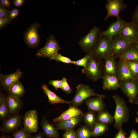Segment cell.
Instances as JSON below:
<instances>
[{
	"label": "cell",
	"mask_w": 138,
	"mask_h": 138,
	"mask_svg": "<svg viewBox=\"0 0 138 138\" xmlns=\"http://www.w3.org/2000/svg\"><path fill=\"white\" fill-rule=\"evenodd\" d=\"M101 31L99 28L95 26L79 41L78 44L85 52L91 54L101 40Z\"/></svg>",
	"instance_id": "1"
},
{
	"label": "cell",
	"mask_w": 138,
	"mask_h": 138,
	"mask_svg": "<svg viewBox=\"0 0 138 138\" xmlns=\"http://www.w3.org/2000/svg\"><path fill=\"white\" fill-rule=\"evenodd\" d=\"M112 97L116 105L113 116L114 126L118 130L122 128V125L128 121L129 110L125 101L119 96L114 95Z\"/></svg>",
	"instance_id": "2"
},
{
	"label": "cell",
	"mask_w": 138,
	"mask_h": 138,
	"mask_svg": "<svg viewBox=\"0 0 138 138\" xmlns=\"http://www.w3.org/2000/svg\"><path fill=\"white\" fill-rule=\"evenodd\" d=\"M61 49L59 42L52 34L47 39L45 45L38 50L35 55L39 58H46L50 60H52L54 57L58 53L59 51Z\"/></svg>",
	"instance_id": "3"
},
{
	"label": "cell",
	"mask_w": 138,
	"mask_h": 138,
	"mask_svg": "<svg viewBox=\"0 0 138 138\" xmlns=\"http://www.w3.org/2000/svg\"><path fill=\"white\" fill-rule=\"evenodd\" d=\"M83 71L87 77L92 81L99 80L102 76L101 60L91 55Z\"/></svg>",
	"instance_id": "4"
},
{
	"label": "cell",
	"mask_w": 138,
	"mask_h": 138,
	"mask_svg": "<svg viewBox=\"0 0 138 138\" xmlns=\"http://www.w3.org/2000/svg\"><path fill=\"white\" fill-rule=\"evenodd\" d=\"M41 26V24L35 22L29 26L25 31L23 40L29 48L36 49L39 46L40 38L38 30Z\"/></svg>",
	"instance_id": "5"
},
{
	"label": "cell",
	"mask_w": 138,
	"mask_h": 138,
	"mask_svg": "<svg viewBox=\"0 0 138 138\" xmlns=\"http://www.w3.org/2000/svg\"><path fill=\"white\" fill-rule=\"evenodd\" d=\"M102 95L95 92L94 90L89 85L80 84L76 87V94L71 101V104L77 107L80 106L84 101L90 97L100 96Z\"/></svg>",
	"instance_id": "6"
},
{
	"label": "cell",
	"mask_w": 138,
	"mask_h": 138,
	"mask_svg": "<svg viewBox=\"0 0 138 138\" xmlns=\"http://www.w3.org/2000/svg\"><path fill=\"white\" fill-rule=\"evenodd\" d=\"M112 39L106 36H102L90 55L101 60L112 55Z\"/></svg>",
	"instance_id": "7"
},
{
	"label": "cell",
	"mask_w": 138,
	"mask_h": 138,
	"mask_svg": "<svg viewBox=\"0 0 138 138\" xmlns=\"http://www.w3.org/2000/svg\"><path fill=\"white\" fill-rule=\"evenodd\" d=\"M24 128L32 134L37 132L38 129V113L36 109L28 111L22 117Z\"/></svg>",
	"instance_id": "8"
},
{
	"label": "cell",
	"mask_w": 138,
	"mask_h": 138,
	"mask_svg": "<svg viewBox=\"0 0 138 138\" xmlns=\"http://www.w3.org/2000/svg\"><path fill=\"white\" fill-rule=\"evenodd\" d=\"M22 117L19 113L11 115L3 121L0 128L1 133L8 134L18 130L21 124Z\"/></svg>",
	"instance_id": "9"
},
{
	"label": "cell",
	"mask_w": 138,
	"mask_h": 138,
	"mask_svg": "<svg viewBox=\"0 0 138 138\" xmlns=\"http://www.w3.org/2000/svg\"><path fill=\"white\" fill-rule=\"evenodd\" d=\"M127 7V5L124 3L122 0H107L105 6L107 14L104 20L112 17H116L117 19H120V12L126 9Z\"/></svg>",
	"instance_id": "10"
},
{
	"label": "cell",
	"mask_w": 138,
	"mask_h": 138,
	"mask_svg": "<svg viewBox=\"0 0 138 138\" xmlns=\"http://www.w3.org/2000/svg\"><path fill=\"white\" fill-rule=\"evenodd\" d=\"M119 35L132 44L136 43L138 42V26L132 21L125 22Z\"/></svg>",
	"instance_id": "11"
},
{
	"label": "cell",
	"mask_w": 138,
	"mask_h": 138,
	"mask_svg": "<svg viewBox=\"0 0 138 138\" xmlns=\"http://www.w3.org/2000/svg\"><path fill=\"white\" fill-rule=\"evenodd\" d=\"M135 81H120L119 83L120 88L131 103H135L138 94V85Z\"/></svg>",
	"instance_id": "12"
},
{
	"label": "cell",
	"mask_w": 138,
	"mask_h": 138,
	"mask_svg": "<svg viewBox=\"0 0 138 138\" xmlns=\"http://www.w3.org/2000/svg\"><path fill=\"white\" fill-rule=\"evenodd\" d=\"M117 64V77L120 81H135L124 60L119 59Z\"/></svg>",
	"instance_id": "13"
},
{
	"label": "cell",
	"mask_w": 138,
	"mask_h": 138,
	"mask_svg": "<svg viewBox=\"0 0 138 138\" xmlns=\"http://www.w3.org/2000/svg\"><path fill=\"white\" fill-rule=\"evenodd\" d=\"M22 73L19 69L15 72L6 74H0L1 84L3 88L7 91L10 87L19 81L22 76Z\"/></svg>",
	"instance_id": "14"
},
{
	"label": "cell",
	"mask_w": 138,
	"mask_h": 138,
	"mask_svg": "<svg viewBox=\"0 0 138 138\" xmlns=\"http://www.w3.org/2000/svg\"><path fill=\"white\" fill-rule=\"evenodd\" d=\"M131 44L120 35L113 38L112 41V55L114 56L116 58L117 56Z\"/></svg>",
	"instance_id": "15"
},
{
	"label": "cell",
	"mask_w": 138,
	"mask_h": 138,
	"mask_svg": "<svg viewBox=\"0 0 138 138\" xmlns=\"http://www.w3.org/2000/svg\"><path fill=\"white\" fill-rule=\"evenodd\" d=\"M105 95L89 98L85 100V103L89 111L98 113L103 111L105 109L106 105L103 101Z\"/></svg>",
	"instance_id": "16"
},
{
	"label": "cell",
	"mask_w": 138,
	"mask_h": 138,
	"mask_svg": "<svg viewBox=\"0 0 138 138\" xmlns=\"http://www.w3.org/2000/svg\"><path fill=\"white\" fill-rule=\"evenodd\" d=\"M125 22L121 18L117 19V20L112 23L107 29L101 31V36L112 39L119 35Z\"/></svg>",
	"instance_id": "17"
},
{
	"label": "cell",
	"mask_w": 138,
	"mask_h": 138,
	"mask_svg": "<svg viewBox=\"0 0 138 138\" xmlns=\"http://www.w3.org/2000/svg\"><path fill=\"white\" fill-rule=\"evenodd\" d=\"M83 113L82 111L77 107L72 104L70 105L68 108L63 112L59 116L53 119L55 123L65 121L77 116H82Z\"/></svg>",
	"instance_id": "18"
},
{
	"label": "cell",
	"mask_w": 138,
	"mask_h": 138,
	"mask_svg": "<svg viewBox=\"0 0 138 138\" xmlns=\"http://www.w3.org/2000/svg\"><path fill=\"white\" fill-rule=\"evenodd\" d=\"M40 125L45 135L47 137L60 138L59 134L55 126L50 123L43 115Z\"/></svg>",
	"instance_id": "19"
},
{
	"label": "cell",
	"mask_w": 138,
	"mask_h": 138,
	"mask_svg": "<svg viewBox=\"0 0 138 138\" xmlns=\"http://www.w3.org/2000/svg\"><path fill=\"white\" fill-rule=\"evenodd\" d=\"M82 120V116L80 115L64 121L57 122L55 125L58 130L73 129Z\"/></svg>",
	"instance_id": "20"
},
{
	"label": "cell",
	"mask_w": 138,
	"mask_h": 138,
	"mask_svg": "<svg viewBox=\"0 0 138 138\" xmlns=\"http://www.w3.org/2000/svg\"><path fill=\"white\" fill-rule=\"evenodd\" d=\"M41 88L44 93L48 97V102L51 104L53 105L55 103L71 104V101L66 100L59 97L50 90L47 85L43 84Z\"/></svg>",
	"instance_id": "21"
},
{
	"label": "cell",
	"mask_w": 138,
	"mask_h": 138,
	"mask_svg": "<svg viewBox=\"0 0 138 138\" xmlns=\"http://www.w3.org/2000/svg\"><path fill=\"white\" fill-rule=\"evenodd\" d=\"M6 98L11 114H18L23 106L22 101L8 94L6 96Z\"/></svg>",
	"instance_id": "22"
},
{
	"label": "cell",
	"mask_w": 138,
	"mask_h": 138,
	"mask_svg": "<svg viewBox=\"0 0 138 138\" xmlns=\"http://www.w3.org/2000/svg\"><path fill=\"white\" fill-rule=\"evenodd\" d=\"M132 44L116 58L125 60H132L138 61V49L135 43Z\"/></svg>",
	"instance_id": "23"
},
{
	"label": "cell",
	"mask_w": 138,
	"mask_h": 138,
	"mask_svg": "<svg viewBox=\"0 0 138 138\" xmlns=\"http://www.w3.org/2000/svg\"><path fill=\"white\" fill-rule=\"evenodd\" d=\"M103 88L105 90H115L120 88L117 76L104 74L102 76Z\"/></svg>",
	"instance_id": "24"
},
{
	"label": "cell",
	"mask_w": 138,
	"mask_h": 138,
	"mask_svg": "<svg viewBox=\"0 0 138 138\" xmlns=\"http://www.w3.org/2000/svg\"><path fill=\"white\" fill-rule=\"evenodd\" d=\"M116 59L114 56L111 55L104 59V74L117 76V67Z\"/></svg>",
	"instance_id": "25"
},
{
	"label": "cell",
	"mask_w": 138,
	"mask_h": 138,
	"mask_svg": "<svg viewBox=\"0 0 138 138\" xmlns=\"http://www.w3.org/2000/svg\"><path fill=\"white\" fill-rule=\"evenodd\" d=\"M7 91L11 96L19 98L23 97L25 93L24 87L19 81L10 87Z\"/></svg>",
	"instance_id": "26"
},
{
	"label": "cell",
	"mask_w": 138,
	"mask_h": 138,
	"mask_svg": "<svg viewBox=\"0 0 138 138\" xmlns=\"http://www.w3.org/2000/svg\"><path fill=\"white\" fill-rule=\"evenodd\" d=\"M82 120L85 125L93 131L97 122L96 116L94 112L89 111L83 113Z\"/></svg>",
	"instance_id": "27"
},
{
	"label": "cell",
	"mask_w": 138,
	"mask_h": 138,
	"mask_svg": "<svg viewBox=\"0 0 138 138\" xmlns=\"http://www.w3.org/2000/svg\"><path fill=\"white\" fill-rule=\"evenodd\" d=\"M97 122L109 124L112 123L114 118L107 111L104 110L98 113L96 116Z\"/></svg>",
	"instance_id": "28"
},
{
	"label": "cell",
	"mask_w": 138,
	"mask_h": 138,
	"mask_svg": "<svg viewBox=\"0 0 138 138\" xmlns=\"http://www.w3.org/2000/svg\"><path fill=\"white\" fill-rule=\"evenodd\" d=\"M11 115L6 96L3 102L0 104V120L4 121Z\"/></svg>",
	"instance_id": "29"
},
{
	"label": "cell",
	"mask_w": 138,
	"mask_h": 138,
	"mask_svg": "<svg viewBox=\"0 0 138 138\" xmlns=\"http://www.w3.org/2000/svg\"><path fill=\"white\" fill-rule=\"evenodd\" d=\"M75 131L78 138H90L92 136L93 131L85 125L79 127Z\"/></svg>",
	"instance_id": "30"
},
{
	"label": "cell",
	"mask_w": 138,
	"mask_h": 138,
	"mask_svg": "<svg viewBox=\"0 0 138 138\" xmlns=\"http://www.w3.org/2000/svg\"><path fill=\"white\" fill-rule=\"evenodd\" d=\"M108 125L97 122L93 131L92 136L96 137L103 134L108 130Z\"/></svg>",
	"instance_id": "31"
},
{
	"label": "cell",
	"mask_w": 138,
	"mask_h": 138,
	"mask_svg": "<svg viewBox=\"0 0 138 138\" xmlns=\"http://www.w3.org/2000/svg\"><path fill=\"white\" fill-rule=\"evenodd\" d=\"M31 134L22 127L12 133L13 138H31Z\"/></svg>",
	"instance_id": "32"
},
{
	"label": "cell",
	"mask_w": 138,
	"mask_h": 138,
	"mask_svg": "<svg viewBox=\"0 0 138 138\" xmlns=\"http://www.w3.org/2000/svg\"><path fill=\"white\" fill-rule=\"evenodd\" d=\"M125 60L132 74L136 79L138 76V61Z\"/></svg>",
	"instance_id": "33"
},
{
	"label": "cell",
	"mask_w": 138,
	"mask_h": 138,
	"mask_svg": "<svg viewBox=\"0 0 138 138\" xmlns=\"http://www.w3.org/2000/svg\"><path fill=\"white\" fill-rule=\"evenodd\" d=\"M52 60H54L56 62H61L67 64H75V61L71 60L70 58L63 56L61 54L58 53L53 59Z\"/></svg>",
	"instance_id": "34"
},
{
	"label": "cell",
	"mask_w": 138,
	"mask_h": 138,
	"mask_svg": "<svg viewBox=\"0 0 138 138\" xmlns=\"http://www.w3.org/2000/svg\"><path fill=\"white\" fill-rule=\"evenodd\" d=\"M62 85L61 89L67 94H69L72 93L73 90L70 87L67 82L66 78L63 77L61 80Z\"/></svg>",
	"instance_id": "35"
},
{
	"label": "cell",
	"mask_w": 138,
	"mask_h": 138,
	"mask_svg": "<svg viewBox=\"0 0 138 138\" xmlns=\"http://www.w3.org/2000/svg\"><path fill=\"white\" fill-rule=\"evenodd\" d=\"M90 56V55L87 54L82 58L75 61L74 64L76 66H82L85 68Z\"/></svg>",
	"instance_id": "36"
},
{
	"label": "cell",
	"mask_w": 138,
	"mask_h": 138,
	"mask_svg": "<svg viewBox=\"0 0 138 138\" xmlns=\"http://www.w3.org/2000/svg\"><path fill=\"white\" fill-rule=\"evenodd\" d=\"M20 10L19 9L14 8L9 10L8 13V18L12 21L15 19L20 14Z\"/></svg>",
	"instance_id": "37"
},
{
	"label": "cell",
	"mask_w": 138,
	"mask_h": 138,
	"mask_svg": "<svg viewBox=\"0 0 138 138\" xmlns=\"http://www.w3.org/2000/svg\"><path fill=\"white\" fill-rule=\"evenodd\" d=\"M62 138H78L75 131L73 129L65 131L62 136Z\"/></svg>",
	"instance_id": "38"
},
{
	"label": "cell",
	"mask_w": 138,
	"mask_h": 138,
	"mask_svg": "<svg viewBox=\"0 0 138 138\" xmlns=\"http://www.w3.org/2000/svg\"><path fill=\"white\" fill-rule=\"evenodd\" d=\"M48 83L50 85L52 86L56 90L61 88L62 85L61 80H50Z\"/></svg>",
	"instance_id": "39"
},
{
	"label": "cell",
	"mask_w": 138,
	"mask_h": 138,
	"mask_svg": "<svg viewBox=\"0 0 138 138\" xmlns=\"http://www.w3.org/2000/svg\"><path fill=\"white\" fill-rule=\"evenodd\" d=\"M9 10H8L0 5V18L6 19L8 16Z\"/></svg>",
	"instance_id": "40"
},
{
	"label": "cell",
	"mask_w": 138,
	"mask_h": 138,
	"mask_svg": "<svg viewBox=\"0 0 138 138\" xmlns=\"http://www.w3.org/2000/svg\"><path fill=\"white\" fill-rule=\"evenodd\" d=\"M131 21L138 26V5L135 8L133 14Z\"/></svg>",
	"instance_id": "41"
},
{
	"label": "cell",
	"mask_w": 138,
	"mask_h": 138,
	"mask_svg": "<svg viewBox=\"0 0 138 138\" xmlns=\"http://www.w3.org/2000/svg\"><path fill=\"white\" fill-rule=\"evenodd\" d=\"M12 21L8 18L2 19L0 18V29L2 30L9 24Z\"/></svg>",
	"instance_id": "42"
},
{
	"label": "cell",
	"mask_w": 138,
	"mask_h": 138,
	"mask_svg": "<svg viewBox=\"0 0 138 138\" xmlns=\"http://www.w3.org/2000/svg\"><path fill=\"white\" fill-rule=\"evenodd\" d=\"M11 2L10 0H0V5L9 10H11Z\"/></svg>",
	"instance_id": "43"
},
{
	"label": "cell",
	"mask_w": 138,
	"mask_h": 138,
	"mask_svg": "<svg viewBox=\"0 0 138 138\" xmlns=\"http://www.w3.org/2000/svg\"><path fill=\"white\" fill-rule=\"evenodd\" d=\"M126 134L122 128L118 130V131L115 135L114 138H126Z\"/></svg>",
	"instance_id": "44"
},
{
	"label": "cell",
	"mask_w": 138,
	"mask_h": 138,
	"mask_svg": "<svg viewBox=\"0 0 138 138\" xmlns=\"http://www.w3.org/2000/svg\"><path fill=\"white\" fill-rule=\"evenodd\" d=\"M12 3L16 7H20L23 6L25 3L24 0H13Z\"/></svg>",
	"instance_id": "45"
},
{
	"label": "cell",
	"mask_w": 138,
	"mask_h": 138,
	"mask_svg": "<svg viewBox=\"0 0 138 138\" xmlns=\"http://www.w3.org/2000/svg\"><path fill=\"white\" fill-rule=\"evenodd\" d=\"M126 138H138V133L135 130H132L129 137Z\"/></svg>",
	"instance_id": "46"
},
{
	"label": "cell",
	"mask_w": 138,
	"mask_h": 138,
	"mask_svg": "<svg viewBox=\"0 0 138 138\" xmlns=\"http://www.w3.org/2000/svg\"><path fill=\"white\" fill-rule=\"evenodd\" d=\"M45 135L42 131L32 136L31 138H44Z\"/></svg>",
	"instance_id": "47"
},
{
	"label": "cell",
	"mask_w": 138,
	"mask_h": 138,
	"mask_svg": "<svg viewBox=\"0 0 138 138\" xmlns=\"http://www.w3.org/2000/svg\"><path fill=\"white\" fill-rule=\"evenodd\" d=\"M5 97H6L4 95L1 90L0 92V104L3 102Z\"/></svg>",
	"instance_id": "48"
},
{
	"label": "cell",
	"mask_w": 138,
	"mask_h": 138,
	"mask_svg": "<svg viewBox=\"0 0 138 138\" xmlns=\"http://www.w3.org/2000/svg\"><path fill=\"white\" fill-rule=\"evenodd\" d=\"M0 138H12V137L9 135H7L5 134H3L1 136Z\"/></svg>",
	"instance_id": "49"
},
{
	"label": "cell",
	"mask_w": 138,
	"mask_h": 138,
	"mask_svg": "<svg viewBox=\"0 0 138 138\" xmlns=\"http://www.w3.org/2000/svg\"><path fill=\"white\" fill-rule=\"evenodd\" d=\"M137 114L138 115V116L136 118L135 120L136 122L138 123V111L137 113Z\"/></svg>",
	"instance_id": "50"
},
{
	"label": "cell",
	"mask_w": 138,
	"mask_h": 138,
	"mask_svg": "<svg viewBox=\"0 0 138 138\" xmlns=\"http://www.w3.org/2000/svg\"><path fill=\"white\" fill-rule=\"evenodd\" d=\"M135 104H138V99H137L136 100L135 102Z\"/></svg>",
	"instance_id": "51"
},
{
	"label": "cell",
	"mask_w": 138,
	"mask_h": 138,
	"mask_svg": "<svg viewBox=\"0 0 138 138\" xmlns=\"http://www.w3.org/2000/svg\"><path fill=\"white\" fill-rule=\"evenodd\" d=\"M136 45V47L137 48V49H138V42L136 43H135Z\"/></svg>",
	"instance_id": "52"
},
{
	"label": "cell",
	"mask_w": 138,
	"mask_h": 138,
	"mask_svg": "<svg viewBox=\"0 0 138 138\" xmlns=\"http://www.w3.org/2000/svg\"><path fill=\"white\" fill-rule=\"evenodd\" d=\"M136 81H138V76L136 78Z\"/></svg>",
	"instance_id": "53"
},
{
	"label": "cell",
	"mask_w": 138,
	"mask_h": 138,
	"mask_svg": "<svg viewBox=\"0 0 138 138\" xmlns=\"http://www.w3.org/2000/svg\"><path fill=\"white\" fill-rule=\"evenodd\" d=\"M49 138H51V137H49Z\"/></svg>",
	"instance_id": "54"
}]
</instances>
